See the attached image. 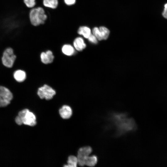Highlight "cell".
<instances>
[{
  "label": "cell",
  "instance_id": "cell-1",
  "mask_svg": "<svg viewBox=\"0 0 167 167\" xmlns=\"http://www.w3.org/2000/svg\"><path fill=\"white\" fill-rule=\"evenodd\" d=\"M109 120L114 126L118 136L134 131L137 128L133 119L128 117L126 113H113L110 117Z\"/></svg>",
  "mask_w": 167,
  "mask_h": 167
},
{
  "label": "cell",
  "instance_id": "cell-2",
  "mask_svg": "<svg viewBox=\"0 0 167 167\" xmlns=\"http://www.w3.org/2000/svg\"><path fill=\"white\" fill-rule=\"evenodd\" d=\"M16 123L18 125L24 124L30 126H34L36 124V118L35 114L27 109L19 112L15 118Z\"/></svg>",
  "mask_w": 167,
  "mask_h": 167
},
{
  "label": "cell",
  "instance_id": "cell-3",
  "mask_svg": "<svg viewBox=\"0 0 167 167\" xmlns=\"http://www.w3.org/2000/svg\"><path fill=\"white\" fill-rule=\"evenodd\" d=\"M29 20L31 24L37 26L44 23L47 18L43 8L39 7L32 9L29 13Z\"/></svg>",
  "mask_w": 167,
  "mask_h": 167
},
{
  "label": "cell",
  "instance_id": "cell-4",
  "mask_svg": "<svg viewBox=\"0 0 167 167\" xmlns=\"http://www.w3.org/2000/svg\"><path fill=\"white\" fill-rule=\"evenodd\" d=\"M16 58L13 49L11 48L6 49L3 53L2 61L3 64L8 68L11 67Z\"/></svg>",
  "mask_w": 167,
  "mask_h": 167
},
{
  "label": "cell",
  "instance_id": "cell-5",
  "mask_svg": "<svg viewBox=\"0 0 167 167\" xmlns=\"http://www.w3.org/2000/svg\"><path fill=\"white\" fill-rule=\"evenodd\" d=\"M12 98L13 95L11 91L5 87L0 86V107L8 105Z\"/></svg>",
  "mask_w": 167,
  "mask_h": 167
},
{
  "label": "cell",
  "instance_id": "cell-6",
  "mask_svg": "<svg viewBox=\"0 0 167 167\" xmlns=\"http://www.w3.org/2000/svg\"><path fill=\"white\" fill-rule=\"evenodd\" d=\"M56 93L55 90L47 84L39 88L37 92V94L40 98L45 99L46 100L52 99Z\"/></svg>",
  "mask_w": 167,
  "mask_h": 167
},
{
  "label": "cell",
  "instance_id": "cell-7",
  "mask_svg": "<svg viewBox=\"0 0 167 167\" xmlns=\"http://www.w3.org/2000/svg\"><path fill=\"white\" fill-rule=\"evenodd\" d=\"M92 152V149L89 146H85L80 148L78 151L77 158L78 165L81 166L85 165V161Z\"/></svg>",
  "mask_w": 167,
  "mask_h": 167
},
{
  "label": "cell",
  "instance_id": "cell-8",
  "mask_svg": "<svg viewBox=\"0 0 167 167\" xmlns=\"http://www.w3.org/2000/svg\"><path fill=\"white\" fill-rule=\"evenodd\" d=\"M92 34L98 40H106L109 37L110 32L106 28L101 26L99 28L95 27L92 30Z\"/></svg>",
  "mask_w": 167,
  "mask_h": 167
},
{
  "label": "cell",
  "instance_id": "cell-9",
  "mask_svg": "<svg viewBox=\"0 0 167 167\" xmlns=\"http://www.w3.org/2000/svg\"><path fill=\"white\" fill-rule=\"evenodd\" d=\"M40 58L41 61L43 63L48 64L53 62L54 56L52 52L49 50L45 52H42L40 54Z\"/></svg>",
  "mask_w": 167,
  "mask_h": 167
},
{
  "label": "cell",
  "instance_id": "cell-10",
  "mask_svg": "<svg viewBox=\"0 0 167 167\" xmlns=\"http://www.w3.org/2000/svg\"><path fill=\"white\" fill-rule=\"evenodd\" d=\"M59 113L62 118L67 119L71 116L72 113L71 108L68 105H63L59 110Z\"/></svg>",
  "mask_w": 167,
  "mask_h": 167
},
{
  "label": "cell",
  "instance_id": "cell-11",
  "mask_svg": "<svg viewBox=\"0 0 167 167\" xmlns=\"http://www.w3.org/2000/svg\"><path fill=\"white\" fill-rule=\"evenodd\" d=\"M73 45L75 50L79 51H82L86 47L84 39L80 37H77L75 39Z\"/></svg>",
  "mask_w": 167,
  "mask_h": 167
},
{
  "label": "cell",
  "instance_id": "cell-12",
  "mask_svg": "<svg viewBox=\"0 0 167 167\" xmlns=\"http://www.w3.org/2000/svg\"><path fill=\"white\" fill-rule=\"evenodd\" d=\"M15 79L19 82H22L25 79L26 77V72L24 71L18 70L16 71L13 74Z\"/></svg>",
  "mask_w": 167,
  "mask_h": 167
},
{
  "label": "cell",
  "instance_id": "cell-13",
  "mask_svg": "<svg viewBox=\"0 0 167 167\" xmlns=\"http://www.w3.org/2000/svg\"><path fill=\"white\" fill-rule=\"evenodd\" d=\"M62 51L65 55L71 56L74 54L75 49L74 46L70 44H65L62 47Z\"/></svg>",
  "mask_w": 167,
  "mask_h": 167
},
{
  "label": "cell",
  "instance_id": "cell-14",
  "mask_svg": "<svg viewBox=\"0 0 167 167\" xmlns=\"http://www.w3.org/2000/svg\"><path fill=\"white\" fill-rule=\"evenodd\" d=\"M78 33L83 36L84 38L88 39L92 34L90 29L86 26L80 27L78 30Z\"/></svg>",
  "mask_w": 167,
  "mask_h": 167
},
{
  "label": "cell",
  "instance_id": "cell-15",
  "mask_svg": "<svg viewBox=\"0 0 167 167\" xmlns=\"http://www.w3.org/2000/svg\"><path fill=\"white\" fill-rule=\"evenodd\" d=\"M98 158L95 155H89L86 159L85 161V165L89 167H93L97 164Z\"/></svg>",
  "mask_w": 167,
  "mask_h": 167
},
{
  "label": "cell",
  "instance_id": "cell-16",
  "mask_svg": "<svg viewBox=\"0 0 167 167\" xmlns=\"http://www.w3.org/2000/svg\"><path fill=\"white\" fill-rule=\"evenodd\" d=\"M67 165H65L66 167H75L78 165V161L77 156L71 155L69 156L67 161Z\"/></svg>",
  "mask_w": 167,
  "mask_h": 167
},
{
  "label": "cell",
  "instance_id": "cell-17",
  "mask_svg": "<svg viewBox=\"0 0 167 167\" xmlns=\"http://www.w3.org/2000/svg\"><path fill=\"white\" fill-rule=\"evenodd\" d=\"M43 5L45 7L55 9L58 4V0H43Z\"/></svg>",
  "mask_w": 167,
  "mask_h": 167
},
{
  "label": "cell",
  "instance_id": "cell-18",
  "mask_svg": "<svg viewBox=\"0 0 167 167\" xmlns=\"http://www.w3.org/2000/svg\"><path fill=\"white\" fill-rule=\"evenodd\" d=\"M26 6L28 8L34 7L36 5V0H23Z\"/></svg>",
  "mask_w": 167,
  "mask_h": 167
},
{
  "label": "cell",
  "instance_id": "cell-19",
  "mask_svg": "<svg viewBox=\"0 0 167 167\" xmlns=\"http://www.w3.org/2000/svg\"><path fill=\"white\" fill-rule=\"evenodd\" d=\"M88 41L92 43L96 44L98 42V40L96 37L93 34H91L88 38Z\"/></svg>",
  "mask_w": 167,
  "mask_h": 167
},
{
  "label": "cell",
  "instance_id": "cell-20",
  "mask_svg": "<svg viewBox=\"0 0 167 167\" xmlns=\"http://www.w3.org/2000/svg\"><path fill=\"white\" fill-rule=\"evenodd\" d=\"M65 3L67 5L70 6L74 4L76 0H64Z\"/></svg>",
  "mask_w": 167,
  "mask_h": 167
},
{
  "label": "cell",
  "instance_id": "cell-21",
  "mask_svg": "<svg viewBox=\"0 0 167 167\" xmlns=\"http://www.w3.org/2000/svg\"><path fill=\"white\" fill-rule=\"evenodd\" d=\"M162 15L165 18L167 19V10H164L162 13Z\"/></svg>",
  "mask_w": 167,
  "mask_h": 167
},
{
  "label": "cell",
  "instance_id": "cell-22",
  "mask_svg": "<svg viewBox=\"0 0 167 167\" xmlns=\"http://www.w3.org/2000/svg\"><path fill=\"white\" fill-rule=\"evenodd\" d=\"M164 10H167V3H166L164 5Z\"/></svg>",
  "mask_w": 167,
  "mask_h": 167
}]
</instances>
